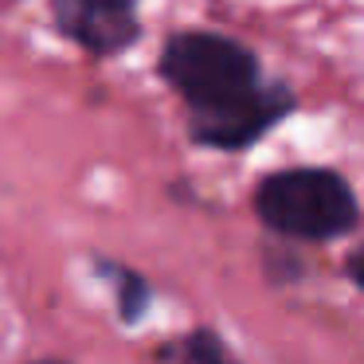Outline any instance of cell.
Here are the masks:
<instances>
[{
    "mask_svg": "<svg viewBox=\"0 0 364 364\" xmlns=\"http://www.w3.org/2000/svg\"><path fill=\"white\" fill-rule=\"evenodd\" d=\"M251 212L270 235L294 243H337L360 228V200L333 165H282L251 188Z\"/></svg>",
    "mask_w": 364,
    "mask_h": 364,
    "instance_id": "6da1fadb",
    "label": "cell"
},
{
    "mask_svg": "<svg viewBox=\"0 0 364 364\" xmlns=\"http://www.w3.org/2000/svg\"><path fill=\"white\" fill-rule=\"evenodd\" d=\"M153 71L184 102V110H208L259 87L262 59L228 32L181 28L161 40Z\"/></svg>",
    "mask_w": 364,
    "mask_h": 364,
    "instance_id": "7a4b0ae2",
    "label": "cell"
},
{
    "mask_svg": "<svg viewBox=\"0 0 364 364\" xmlns=\"http://www.w3.org/2000/svg\"><path fill=\"white\" fill-rule=\"evenodd\" d=\"M298 114V90L282 79H262L231 102L188 110V141L212 153H247Z\"/></svg>",
    "mask_w": 364,
    "mask_h": 364,
    "instance_id": "3957f363",
    "label": "cell"
},
{
    "mask_svg": "<svg viewBox=\"0 0 364 364\" xmlns=\"http://www.w3.org/2000/svg\"><path fill=\"white\" fill-rule=\"evenodd\" d=\"M48 20L90 59H122L145 36L137 0H48Z\"/></svg>",
    "mask_w": 364,
    "mask_h": 364,
    "instance_id": "277c9868",
    "label": "cell"
},
{
    "mask_svg": "<svg viewBox=\"0 0 364 364\" xmlns=\"http://www.w3.org/2000/svg\"><path fill=\"white\" fill-rule=\"evenodd\" d=\"M95 270L102 274V282L114 290V309H118V321L122 325H141L153 309V286L141 270L126 267L118 259H95Z\"/></svg>",
    "mask_w": 364,
    "mask_h": 364,
    "instance_id": "5b68a950",
    "label": "cell"
},
{
    "mask_svg": "<svg viewBox=\"0 0 364 364\" xmlns=\"http://www.w3.org/2000/svg\"><path fill=\"white\" fill-rule=\"evenodd\" d=\"M173 356L176 364H239L235 356L228 353V345H223V337L215 329H208V325H200V329H188L181 341L173 345Z\"/></svg>",
    "mask_w": 364,
    "mask_h": 364,
    "instance_id": "8992f818",
    "label": "cell"
},
{
    "mask_svg": "<svg viewBox=\"0 0 364 364\" xmlns=\"http://www.w3.org/2000/svg\"><path fill=\"white\" fill-rule=\"evenodd\" d=\"M345 278H348V282H353L356 290L364 294V247H356V251L345 259Z\"/></svg>",
    "mask_w": 364,
    "mask_h": 364,
    "instance_id": "52a82bcc",
    "label": "cell"
},
{
    "mask_svg": "<svg viewBox=\"0 0 364 364\" xmlns=\"http://www.w3.org/2000/svg\"><path fill=\"white\" fill-rule=\"evenodd\" d=\"M36 364H67V360H36Z\"/></svg>",
    "mask_w": 364,
    "mask_h": 364,
    "instance_id": "ba28073f",
    "label": "cell"
}]
</instances>
